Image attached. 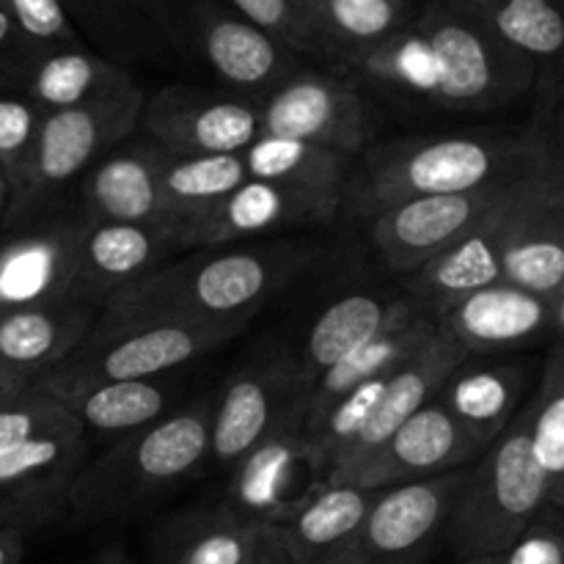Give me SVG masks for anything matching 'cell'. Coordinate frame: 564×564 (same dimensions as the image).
<instances>
[{"label": "cell", "mask_w": 564, "mask_h": 564, "mask_svg": "<svg viewBox=\"0 0 564 564\" xmlns=\"http://www.w3.org/2000/svg\"><path fill=\"white\" fill-rule=\"evenodd\" d=\"M419 312H424V308L413 303L411 297L391 301L378 292H347V295L336 297L317 314V319L308 328L306 341H303L301 356H295L306 389L325 369L339 364L347 352L361 347L380 330L391 328V325L402 323Z\"/></svg>", "instance_id": "cell-27"}, {"label": "cell", "mask_w": 564, "mask_h": 564, "mask_svg": "<svg viewBox=\"0 0 564 564\" xmlns=\"http://www.w3.org/2000/svg\"><path fill=\"white\" fill-rule=\"evenodd\" d=\"M259 529L226 505L187 512L165 529L158 564H248Z\"/></svg>", "instance_id": "cell-35"}, {"label": "cell", "mask_w": 564, "mask_h": 564, "mask_svg": "<svg viewBox=\"0 0 564 564\" xmlns=\"http://www.w3.org/2000/svg\"><path fill=\"white\" fill-rule=\"evenodd\" d=\"M345 196L297 191L275 182L246 180L218 207L193 224L180 226L182 248H220L281 235L290 229L330 224Z\"/></svg>", "instance_id": "cell-17"}, {"label": "cell", "mask_w": 564, "mask_h": 564, "mask_svg": "<svg viewBox=\"0 0 564 564\" xmlns=\"http://www.w3.org/2000/svg\"><path fill=\"white\" fill-rule=\"evenodd\" d=\"M248 564H292L290 556H286L284 545H281L279 534H275V527L259 529L257 545H253L251 562Z\"/></svg>", "instance_id": "cell-44"}, {"label": "cell", "mask_w": 564, "mask_h": 564, "mask_svg": "<svg viewBox=\"0 0 564 564\" xmlns=\"http://www.w3.org/2000/svg\"><path fill=\"white\" fill-rule=\"evenodd\" d=\"M138 86L121 66L80 47L39 50L22 75L20 91L42 113L99 102Z\"/></svg>", "instance_id": "cell-29"}, {"label": "cell", "mask_w": 564, "mask_h": 564, "mask_svg": "<svg viewBox=\"0 0 564 564\" xmlns=\"http://www.w3.org/2000/svg\"><path fill=\"white\" fill-rule=\"evenodd\" d=\"M545 507L549 496L529 452V422L521 405L479 466L468 471L441 534L457 560H499Z\"/></svg>", "instance_id": "cell-4"}, {"label": "cell", "mask_w": 564, "mask_h": 564, "mask_svg": "<svg viewBox=\"0 0 564 564\" xmlns=\"http://www.w3.org/2000/svg\"><path fill=\"white\" fill-rule=\"evenodd\" d=\"M9 198H11L9 182H6V176L0 174V226H3L6 213H9Z\"/></svg>", "instance_id": "cell-47"}, {"label": "cell", "mask_w": 564, "mask_h": 564, "mask_svg": "<svg viewBox=\"0 0 564 564\" xmlns=\"http://www.w3.org/2000/svg\"><path fill=\"white\" fill-rule=\"evenodd\" d=\"M83 564H135V562H132V556L127 554L121 545H108V549H102L99 554H94L91 560Z\"/></svg>", "instance_id": "cell-46"}, {"label": "cell", "mask_w": 564, "mask_h": 564, "mask_svg": "<svg viewBox=\"0 0 564 564\" xmlns=\"http://www.w3.org/2000/svg\"><path fill=\"white\" fill-rule=\"evenodd\" d=\"M306 383L292 352L262 358L226 380L209 413V460L231 468L281 419L306 402Z\"/></svg>", "instance_id": "cell-12"}, {"label": "cell", "mask_w": 564, "mask_h": 564, "mask_svg": "<svg viewBox=\"0 0 564 564\" xmlns=\"http://www.w3.org/2000/svg\"><path fill=\"white\" fill-rule=\"evenodd\" d=\"M97 314L86 301L0 314V372L20 386L36 383L80 345Z\"/></svg>", "instance_id": "cell-23"}, {"label": "cell", "mask_w": 564, "mask_h": 564, "mask_svg": "<svg viewBox=\"0 0 564 564\" xmlns=\"http://www.w3.org/2000/svg\"><path fill=\"white\" fill-rule=\"evenodd\" d=\"M248 180L242 154H171L160 160V218L176 226L213 213Z\"/></svg>", "instance_id": "cell-33"}, {"label": "cell", "mask_w": 564, "mask_h": 564, "mask_svg": "<svg viewBox=\"0 0 564 564\" xmlns=\"http://www.w3.org/2000/svg\"><path fill=\"white\" fill-rule=\"evenodd\" d=\"M460 564H499V560H460Z\"/></svg>", "instance_id": "cell-49"}, {"label": "cell", "mask_w": 564, "mask_h": 564, "mask_svg": "<svg viewBox=\"0 0 564 564\" xmlns=\"http://www.w3.org/2000/svg\"><path fill=\"white\" fill-rule=\"evenodd\" d=\"M138 127L171 154H242L262 135V113L251 97H215L176 86L143 102Z\"/></svg>", "instance_id": "cell-16"}, {"label": "cell", "mask_w": 564, "mask_h": 564, "mask_svg": "<svg viewBox=\"0 0 564 564\" xmlns=\"http://www.w3.org/2000/svg\"><path fill=\"white\" fill-rule=\"evenodd\" d=\"M479 452L482 449L441 408V402L430 400L400 430H394L389 441L380 444L372 455L364 457L350 471L339 474L336 479H325V482H347L361 490H383L466 468Z\"/></svg>", "instance_id": "cell-18"}, {"label": "cell", "mask_w": 564, "mask_h": 564, "mask_svg": "<svg viewBox=\"0 0 564 564\" xmlns=\"http://www.w3.org/2000/svg\"><path fill=\"white\" fill-rule=\"evenodd\" d=\"M213 400L193 402L160 422L113 441L102 457L83 463L66 488L64 510L77 523L132 516L209 460Z\"/></svg>", "instance_id": "cell-3"}, {"label": "cell", "mask_w": 564, "mask_h": 564, "mask_svg": "<svg viewBox=\"0 0 564 564\" xmlns=\"http://www.w3.org/2000/svg\"><path fill=\"white\" fill-rule=\"evenodd\" d=\"M463 361H468V352L463 350L460 345H455L449 336L441 334V330L422 347V350H416L408 361H402L400 367L389 375V380H386L372 416L367 419V424H364L361 433L356 435V441L341 452V457L336 460V466L330 468V474L325 479H336L339 474L350 471V468L358 466L364 457L372 455L380 444H386L389 435L394 433V430H400L419 408H424L430 400H435V394H438V389L444 386V380L449 378Z\"/></svg>", "instance_id": "cell-21"}, {"label": "cell", "mask_w": 564, "mask_h": 564, "mask_svg": "<svg viewBox=\"0 0 564 564\" xmlns=\"http://www.w3.org/2000/svg\"><path fill=\"white\" fill-rule=\"evenodd\" d=\"M345 69H350L352 75L372 83V86L383 88V91L405 99L433 102L435 88H438L430 44L424 42V36L416 31L413 22L402 31L391 33L389 39L378 42L375 47L358 53L356 58L347 61Z\"/></svg>", "instance_id": "cell-37"}, {"label": "cell", "mask_w": 564, "mask_h": 564, "mask_svg": "<svg viewBox=\"0 0 564 564\" xmlns=\"http://www.w3.org/2000/svg\"><path fill=\"white\" fill-rule=\"evenodd\" d=\"M14 389H20V383H14V380L6 378V375L0 372V394H3V391H14Z\"/></svg>", "instance_id": "cell-48"}, {"label": "cell", "mask_w": 564, "mask_h": 564, "mask_svg": "<svg viewBox=\"0 0 564 564\" xmlns=\"http://www.w3.org/2000/svg\"><path fill=\"white\" fill-rule=\"evenodd\" d=\"M196 31L207 64L231 88L246 94H270L295 72L292 50L235 11L209 3L202 6L196 14Z\"/></svg>", "instance_id": "cell-24"}, {"label": "cell", "mask_w": 564, "mask_h": 564, "mask_svg": "<svg viewBox=\"0 0 564 564\" xmlns=\"http://www.w3.org/2000/svg\"><path fill=\"white\" fill-rule=\"evenodd\" d=\"M83 229L80 215H36L17 224V231L0 242V314L86 301L80 292Z\"/></svg>", "instance_id": "cell-9"}, {"label": "cell", "mask_w": 564, "mask_h": 564, "mask_svg": "<svg viewBox=\"0 0 564 564\" xmlns=\"http://www.w3.org/2000/svg\"><path fill=\"white\" fill-rule=\"evenodd\" d=\"M532 386V364H490L466 367V361L444 380L435 394L446 413L468 433V438L488 449L521 408Z\"/></svg>", "instance_id": "cell-26"}, {"label": "cell", "mask_w": 564, "mask_h": 564, "mask_svg": "<svg viewBox=\"0 0 564 564\" xmlns=\"http://www.w3.org/2000/svg\"><path fill=\"white\" fill-rule=\"evenodd\" d=\"M61 3H64V6H66V0H61Z\"/></svg>", "instance_id": "cell-52"}, {"label": "cell", "mask_w": 564, "mask_h": 564, "mask_svg": "<svg viewBox=\"0 0 564 564\" xmlns=\"http://www.w3.org/2000/svg\"><path fill=\"white\" fill-rule=\"evenodd\" d=\"M375 490L319 482L286 521L275 527L292 564H334L367 516Z\"/></svg>", "instance_id": "cell-28"}, {"label": "cell", "mask_w": 564, "mask_h": 564, "mask_svg": "<svg viewBox=\"0 0 564 564\" xmlns=\"http://www.w3.org/2000/svg\"><path fill=\"white\" fill-rule=\"evenodd\" d=\"M560 169L562 163H554L523 176L460 240H455L438 257H433L427 264H422V268L408 275V297L430 314L433 308L444 306L455 297L501 281V253H505L507 240H510L518 213L529 202L534 187Z\"/></svg>", "instance_id": "cell-13"}, {"label": "cell", "mask_w": 564, "mask_h": 564, "mask_svg": "<svg viewBox=\"0 0 564 564\" xmlns=\"http://www.w3.org/2000/svg\"><path fill=\"white\" fill-rule=\"evenodd\" d=\"M477 9V6H474ZM485 25L510 50L532 61L534 69L560 75L564 17L560 0H490L479 6Z\"/></svg>", "instance_id": "cell-38"}, {"label": "cell", "mask_w": 564, "mask_h": 564, "mask_svg": "<svg viewBox=\"0 0 564 564\" xmlns=\"http://www.w3.org/2000/svg\"><path fill=\"white\" fill-rule=\"evenodd\" d=\"M143 3H154V0H143Z\"/></svg>", "instance_id": "cell-51"}, {"label": "cell", "mask_w": 564, "mask_h": 564, "mask_svg": "<svg viewBox=\"0 0 564 564\" xmlns=\"http://www.w3.org/2000/svg\"><path fill=\"white\" fill-rule=\"evenodd\" d=\"M499 564H564L562 510L545 507L499 556Z\"/></svg>", "instance_id": "cell-43"}, {"label": "cell", "mask_w": 564, "mask_h": 564, "mask_svg": "<svg viewBox=\"0 0 564 564\" xmlns=\"http://www.w3.org/2000/svg\"><path fill=\"white\" fill-rule=\"evenodd\" d=\"M532 171L512 176V180L494 182L479 191L411 198V202H397L391 207L378 209L369 218H372V242L380 259L391 273L411 275L452 242L460 240L488 209H494Z\"/></svg>", "instance_id": "cell-11"}, {"label": "cell", "mask_w": 564, "mask_h": 564, "mask_svg": "<svg viewBox=\"0 0 564 564\" xmlns=\"http://www.w3.org/2000/svg\"><path fill=\"white\" fill-rule=\"evenodd\" d=\"M158 143L110 149L86 171L80 185V218L86 224H152L160 218Z\"/></svg>", "instance_id": "cell-25"}, {"label": "cell", "mask_w": 564, "mask_h": 564, "mask_svg": "<svg viewBox=\"0 0 564 564\" xmlns=\"http://www.w3.org/2000/svg\"><path fill=\"white\" fill-rule=\"evenodd\" d=\"M0 9L36 50L80 47V36L61 0H0Z\"/></svg>", "instance_id": "cell-42"}, {"label": "cell", "mask_w": 564, "mask_h": 564, "mask_svg": "<svg viewBox=\"0 0 564 564\" xmlns=\"http://www.w3.org/2000/svg\"><path fill=\"white\" fill-rule=\"evenodd\" d=\"M80 427L39 435L28 444L0 452V518L25 529L64 507L66 488L86 463Z\"/></svg>", "instance_id": "cell-19"}, {"label": "cell", "mask_w": 564, "mask_h": 564, "mask_svg": "<svg viewBox=\"0 0 564 564\" xmlns=\"http://www.w3.org/2000/svg\"><path fill=\"white\" fill-rule=\"evenodd\" d=\"M564 301H545L496 281L433 308L435 328L471 352H510L562 334Z\"/></svg>", "instance_id": "cell-15"}, {"label": "cell", "mask_w": 564, "mask_h": 564, "mask_svg": "<svg viewBox=\"0 0 564 564\" xmlns=\"http://www.w3.org/2000/svg\"><path fill=\"white\" fill-rule=\"evenodd\" d=\"M174 251H182V231L171 220L86 224L80 240L83 297L102 308L116 290L171 262Z\"/></svg>", "instance_id": "cell-20"}, {"label": "cell", "mask_w": 564, "mask_h": 564, "mask_svg": "<svg viewBox=\"0 0 564 564\" xmlns=\"http://www.w3.org/2000/svg\"><path fill=\"white\" fill-rule=\"evenodd\" d=\"M438 334L433 317L427 312H419L413 317L402 319V323L391 325V328L380 330L361 347L347 352L339 364L325 369L306 391V427L317 422L336 400L350 394L356 386L367 383V380L380 378V375L391 372L400 367L402 361L422 350L433 336Z\"/></svg>", "instance_id": "cell-31"}, {"label": "cell", "mask_w": 564, "mask_h": 564, "mask_svg": "<svg viewBox=\"0 0 564 564\" xmlns=\"http://www.w3.org/2000/svg\"><path fill=\"white\" fill-rule=\"evenodd\" d=\"M262 135L295 138L314 147L352 154L367 147L369 113L356 86L317 72H292L264 102Z\"/></svg>", "instance_id": "cell-14"}, {"label": "cell", "mask_w": 564, "mask_h": 564, "mask_svg": "<svg viewBox=\"0 0 564 564\" xmlns=\"http://www.w3.org/2000/svg\"><path fill=\"white\" fill-rule=\"evenodd\" d=\"M248 323H182V319H154V323L91 325L80 345L36 380L47 394L83 389V386L113 383V380L165 378L185 364L207 356L224 341L235 339Z\"/></svg>", "instance_id": "cell-6"}, {"label": "cell", "mask_w": 564, "mask_h": 564, "mask_svg": "<svg viewBox=\"0 0 564 564\" xmlns=\"http://www.w3.org/2000/svg\"><path fill=\"white\" fill-rule=\"evenodd\" d=\"M248 180L275 182V185L297 187V191L330 193L345 196L352 176V163L347 154L334 149L314 147L295 138L259 135L242 152Z\"/></svg>", "instance_id": "cell-34"}, {"label": "cell", "mask_w": 564, "mask_h": 564, "mask_svg": "<svg viewBox=\"0 0 564 564\" xmlns=\"http://www.w3.org/2000/svg\"><path fill=\"white\" fill-rule=\"evenodd\" d=\"M529 452L543 477L549 507H564V350L560 336L543 361L538 389L523 402Z\"/></svg>", "instance_id": "cell-36"}, {"label": "cell", "mask_w": 564, "mask_h": 564, "mask_svg": "<svg viewBox=\"0 0 564 564\" xmlns=\"http://www.w3.org/2000/svg\"><path fill=\"white\" fill-rule=\"evenodd\" d=\"M435 61L433 102L449 110H494L521 97L538 77L532 61L507 47L474 6L433 0L413 20Z\"/></svg>", "instance_id": "cell-5"}, {"label": "cell", "mask_w": 564, "mask_h": 564, "mask_svg": "<svg viewBox=\"0 0 564 564\" xmlns=\"http://www.w3.org/2000/svg\"><path fill=\"white\" fill-rule=\"evenodd\" d=\"M501 281L545 301H564V182L545 176L512 224L501 253Z\"/></svg>", "instance_id": "cell-22"}, {"label": "cell", "mask_w": 564, "mask_h": 564, "mask_svg": "<svg viewBox=\"0 0 564 564\" xmlns=\"http://www.w3.org/2000/svg\"><path fill=\"white\" fill-rule=\"evenodd\" d=\"M42 116V110L22 91L0 88V174L9 182L11 193L25 176Z\"/></svg>", "instance_id": "cell-40"}, {"label": "cell", "mask_w": 564, "mask_h": 564, "mask_svg": "<svg viewBox=\"0 0 564 564\" xmlns=\"http://www.w3.org/2000/svg\"><path fill=\"white\" fill-rule=\"evenodd\" d=\"M25 554V529L0 523V564H20Z\"/></svg>", "instance_id": "cell-45"}, {"label": "cell", "mask_w": 564, "mask_h": 564, "mask_svg": "<svg viewBox=\"0 0 564 564\" xmlns=\"http://www.w3.org/2000/svg\"><path fill=\"white\" fill-rule=\"evenodd\" d=\"M312 262V248L297 242H259L215 253L202 248L116 290L94 325L113 328L154 319L251 323L253 314Z\"/></svg>", "instance_id": "cell-1"}, {"label": "cell", "mask_w": 564, "mask_h": 564, "mask_svg": "<svg viewBox=\"0 0 564 564\" xmlns=\"http://www.w3.org/2000/svg\"><path fill=\"white\" fill-rule=\"evenodd\" d=\"M147 94L141 86L113 94L99 102L42 116L36 143L20 187L11 193L3 226L25 224L64 191L86 176L99 158L135 132Z\"/></svg>", "instance_id": "cell-7"}, {"label": "cell", "mask_w": 564, "mask_h": 564, "mask_svg": "<svg viewBox=\"0 0 564 564\" xmlns=\"http://www.w3.org/2000/svg\"><path fill=\"white\" fill-rule=\"evenodd\" d=\"M235 14L279 39L292 53L319 55L308 17L297 0H226Z\"/></svg>", "instance_id": "cell-41"}, {"label": "cell", "mask_w": 564, "mask_h": 564, "mask_svg": "<svg viewBox=\"0 0 564 564\" xmlns=\"http://www.w3.org/2000/svg\"><path fill=\"white\" fill-rule=\"evenodd\" d=\"M562 163L538 135H435L380 143L350 176L352 198L367 215L424 196H452L512 180L540 165Z\"/></svg>", "instance_id": "cell-2"}, {"label": "cell", "mask_w": 564, "mask_h": 564, "mask_svg": "<svg viewBox=\"0 0 564 564\" xmlns=\"http://www.w3.org/2000/svg\"><path fill=\"white\" fill-rule=\"evenodd\" d=\"M471 468L375 490V499L341 556L334 564H419L444 532L446 518Z\"/></svg>", "instance_id": "cell-8"}, {"label": "cell", "mask_w": 564, "mask_h": 564, "mask_svg": "<svg viewBox=\"0 0 564 564\" xmlns=\"http://www.w3.org/2000/svg\"><path fill=\"white\" fill-rule=\"evenodd\" d=\"M306 402L286 413L248 455L231 466L224 505L257 527H279L306 501L319 479L306 449Z\"/></svg>", "instance_id": "cell-10"}, {"label": "cell", "mask_w": 564, "mask_h": 564, "mask_svg": "<svg viewBox=\"0 0 564 564\" xmlns=\"http://www.w3.org/2000/svg\"><path fill=\"white\" fill-rule=\"evenodd\" d=\"M80 427L53 394L36 383L0 394V452L28 444L39 435Z\"/></svg>", "instance_id": "cell-39"}, {"label": "cell", "mask_w": 564, "mask_h": 564, "mask_svg": "<svg viewBox=\"0 0 564 564\" xmlns=\"http://www.w3.org/2000/svg\"><path fill=\"white\" fill-rule=\"evenodd\" d=\"M317 39L319 55H336L341 66L419 14L413 0H297Z\"/></svg>", "instance_id": "cell-32"}, {"label": "cell", "mask_w": 564, "mask_h": 564, "mask_svg": "<svg viewBox=\"0 0 564 564\" xmlns=\"http://www.w3.org/2000/svg\"><path fill=\"white\" fill-rule=\"evenodd\" d=\"M53 397L75 416L83 435L91 433L113 444L160 422L174 402L176 386H171L165 378L113 380V383L61 391Z\"/></svg>", "instance_id": "cell-30"}, {"label": "cell", "mask_w": 564, "mask_h": 564, "mask_svg": "<svg viewBox=\"0 0 564 564\" xmlns=\"http://www.w3.org/2000/svg\"><path fill=\"white\" fill-rule=\"evenodd\" d=\"M463 3H468V6H477V9H479V6L490 3V0H463Z\"/></svg>", "instance_id": "cell-50"}]
</instances>
